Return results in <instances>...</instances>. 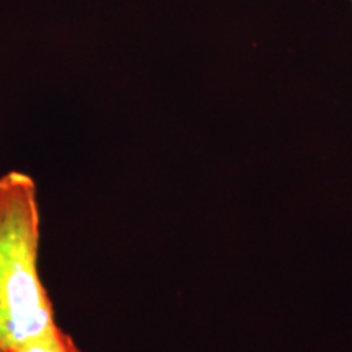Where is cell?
I'll list each match as a JSON object with an SVG mask.
<instances>
[{"instance_id": "6da1fadb", "label": "cell", "mask_w": 352, "mask_h": 352, "mask_svg": "<svg viewBox=\"0 0 352 352\" xmlns=\"http://www.w3.org/2000/svg\"><path fill=\"white\" fill-rule=\"evenodd\" d=\"M41 210L33 176L0 175V346L7 352L59 327L39 272Z\"/></svg>"}, {"instance_id": "277c9868", "label": "cell", "mask_w": 352, "mask_h": 352, "mask_svg": "<svg viewBox=\"0 0 352 352\" xmlns=\"http://www.w3.org/2000/svg\"><path fill=\"white\" fill-rule=\"evenodd\" d=\"M351 3H352V0H351Z\"/></svg>"}, {"instance_id": "7a4b0ae2", "label": "cell", "mask_w": 352, "mask_h": 352, "mask_svg": "<svg viewBox=\"0 0 352 352\" xmlns=\"http://www.w3.org/2000/svg\"><path fill=\"white\" fill-rule=\"evenodd\" d=\"M16 352H82L78 349L77 342L69 333H65L63 328L57 327L46 338L32 342V344L21 347Z\"/></svg>"}, {"instance_id": "3957f363", "label": "cell", "mask_w": 352, "mask_h": 352, "mask_svg": "<svg viewBox=\"0 0 352 352\" xmlns=\"http://www.w3.org/2000/svg\"><path fill=\"white\" fill-rule=\"evenodd\" d=\"M0 352H7V351H6V349H3V347H2V346H0Z\"/></svg>"}]
</instances>
